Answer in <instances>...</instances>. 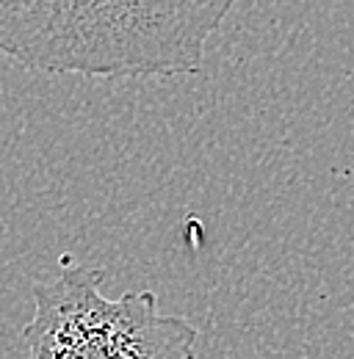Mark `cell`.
<instances>
[{
    "instance_id": "1",
    "label": "cell",
    "mask_w": 354,
    "mask_h": 359,
    "mask_svg": "<svg viewBox=\"0 0 354 359\" xmlns=\"http://www.w3.org/2000/svg\"><path fill=\"white\" fill-rule=\"evenodd\" d=\"M103 282V269L64 266L37 285L20 359H197V326L161 313L152 290L105 299Z\"/></svg>"
},
{
    "instance_id": "2",
    "label": "cell",
    "mask_w": 354,
    "mask_h": 359,
    "mask_svg": "<svg viewBox=\"0 0 354 359\" xmlns=\"http://www.w3.org/2000/svg\"><path fill=\"white\" fill-rule=\"evenodd\" d=\"M138 78L202 69L205 45L235 0H100Z\"/></svg>"
},
{
    "instance_id": "3",
    "label": "cell",
    "mask_w": 354,
    "mask_h": 359,
    "mask_svg": "<svg viewBox=\"0 0 354 359\" xmlns=\"http://www.w3.org/2000/svg\"><path fill=\"white\" fill-rule=\"evenodd\" d=\"M0 55L47 75L108 78L94 0H0Z\"/></svg>"
}]
</instances>
